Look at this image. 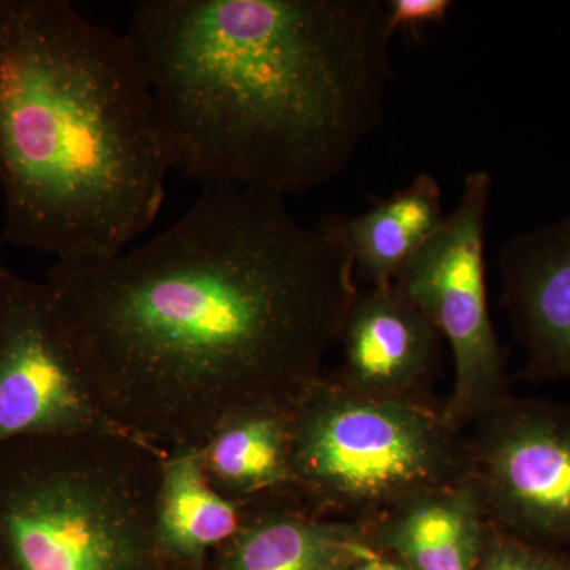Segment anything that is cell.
Returning a JSON list of instances; mask_svg holds the SVG:
<instances>
[{
    "instance_id": "cell-9",
    "label": "cell",
    "mask_w": 570,
    "mask_h": 570,
    "mask_svg": "<svg viewBox=\"0 0 570 570\" xmlns=\"http://www.w3.org/2000/svg\"><path fill=\"white\" fill-rule=\"evenodd\" d=\"M337 343L344 389L385 400L433 401L442 335L430 317L395 285L356 294Z\"/></svg>"
},
{
    "instance_id": "cell-17",
    "label": "cell",
    "mask_w": 570,
    "mask_h": 570,
    "mask_svg": "<svg viewBox=\"0 0 570 570\" xmlns=\"http://www.w3.org/2000/svg\"><path fill=\"white\" fill-rule=\"evenodd\" d=\"M453 9L450 0H387L389 28L419 40L431 26L439 24Z\"/></svg>"
},
{
    "instance_id": "cell-14",
    "label": "cell",
    "mask_w": 570,
    "mask_h": 570,
    "mask_svg": "<svg viewBox=\"0 0 570 570\" xmlns=\"http://www.w3.org/2000/svg\"><path fill=\"white\" fill-rule=\"evenodd\" d=\"M294 407L245 409L224 420L198 449L214 490L243 502L291 487Z\"/></svg>"
},
{
    "instance_id": "cell-6",
    "label": "cell",
    "mask_w": 570,
    "mask_h": 570,
    "mask_svg": "<svg viewBox=\"0 0 570 570\" xmlns=\"http://www.w3.org/2000/svg\"><path fill=\"white\" fill-rule=\"evenodd\" d=\"M493 179L489 171L466 175L456 208L393 285L420 307L448 340L455 384L444 401L453 426L466 431L509 395L505 355L490 316L485 225Z\"/></svg>"
},
{
    "instance_id": "cell-11",
    "label": "cell",
    "mask_w": 570,
    "mask_h": 570,
    "mask_svg": "<svg viewBox=\"0 0 570 570\" xmlns=\"http://www.w3.org/2000/svg\"><path fill=\"white\" fill-rule=\"evenodd\" d=\"M214 551V570H354L379 553L366 524L314 515L291 487L243 501L238 531Z\"/></svg>"
},
{
    "instance_id": "cell-19",
    "label": "cell",
    "mask_w": 570,
    "mask_h": 570,
    "mask_svg": "<svg viewBox=\"0 0 570 570\" xmlns=\"http://www.w3.org/2000/svg\"><path fill=\"white\" fill-rule=\"evenodd\" d=\"M13 273L9 272L2 264H0V318H2L3 305H6L7 292Z\"/></svg>"
},
{
    "instance_id": "cell-18",
    "label": "cell",
    "mask_w": 570,
    "mask_h": 570,
    "mask_svg": "<svg viewBox=\"0 0 570 570\" xmlns=\"http://www.w3.org/2000/svg\"><path fill=\"white\" fill-rule=\"evenodd\" d=\"M354 570H409L397 558L387 553H377L360 562Z\"/></svg>"
},
{
    "instance_id": "cell-12",
    "label": "cell",
    "mask_w": 570,
    "mask_h": 570,
    "mask_svg": "<svg viewBox=\"0 0 570 570\" xmlns=\"http://www.w3.org/2000/svg\"><path fill=\"white\" fill-rule=\"evenodd\" d=\"M474 475L404 499L366 524L370 543L409 570H474L489 530Z\"/></svg>"
},
{
    "instance_id": "cell-7",
    "label": "cell",
    "mask_w": 570,
    "mask_h": 570,
    "mask_svg": "<svg viewBox=\"0 0 570 570\" xmlns=\"http://www.w3.org/2000/svg\"><path fill=\"white\" fill-rule=\"evenodd\" d=\"M464 434L491 523L570 554V406L509 393Z\"/></svg>"
},
{
    "instance_id": "cell-1",
    "label": "cell",
    "mask_w": 570,
    "mask_h": 570,
    "mask_svg": "<svg viewBox=\"0 0 570 570\" xmlns=\"http://www.w3.org/2000/svg\"><path fill=\"white\" fill-rule=\"evenodd\" d=\"M43 283L105 412L167 452L245 409L294 407L360 292L335 236L228 186L141 245L56 261Z\"/></svg>"
},
{
    "instance_id": "cell-13",
    "label": "cell",
    "mask_w": 570,
    "mask_h": 570,
    "mask_svg": "<svg viewBox=\"0 0 570 570\" xmlns=\"http://www.w3.org/2000/svg\"><path fill=\"white\" fill-rule=\"evenodd\" d=\"M445 217L438 179L422 174L365 213L328 216L318 225L346 247L356 277L367 287H387L409 258L442 227Z\"/></svg>"
},
{
    "instance_id": "cell-15",
    "label": "cell",
    "mask_w": 570,
    "mask_h": 570,
    "mask_svg": "<svg viewBox=\"0 0 570 570\" xmlns=\"http://www.w3.org/2000/svg\"><path fill=\"white\" fill-rule=\"evenodd\" d=\"M242 520L243 502L213 489L198 449L168 452L159 490V535L174 560L189 566L204 560L234 538Z\"/></svg>"
},
{
    "instance_id": "cell-2",
    "label": "cell",
    "mask_w": 570,
    "mask_h": 570,
    "mask_svg": "<svg viewBox=\"0 0 570 570\" xmlns=\"http://www.w3.org/2000/svg\"><path fill=\"white\" fill-rule=\"evenodd\" d=\"M127 33L175 168L204 187L328 184L393 80L387 0H145Z\"/></svg>"
},
{
    "instance_id": "cell-4",
    "label": "cell",
    "mask_w": 570,
    "mask_h": 570,
    "mask_svg": "<svg viewBox=\"0 0 570 570\" xmlns=\"http://www.w3.org/2000/svg\"><path fill=\"white\" fill-rule=\"evenodd\" d=\"M167 450L124 434L0 445V570H167L159 535Z\"/></svg>"
},
{
    "instance_id": "cell-16",
    "label": "cell",
    "mask_w": 570,
    "mask_h": 570,
    "mask_svg": "<svg viewBox=\"0 0 570 570\" xmlns=\"http://www.w3.org/2000/svg\"><path fill=\"white\" fill-rule=\"evenodd\" d=\"M474 570H570V554L528 542L490 521Z\"/></svg>"
},
{
    "instance_id": "cell-5",
    "label": "cell",
    "mask_w": 570,
    "mask_h": 570,
    "mask_svg": "<svg viewBox=\"0 0 570 570\" xmlns=\"http://www.w3.org/2000/svg\"><path fill=\"white\" fill-rule=\"evenodd\" d=\"M471 475L466 434L439 401L358 395L321 376L298 397L291 489L314 515L370 524Z\"/></svg>"
},
{
    "instance_id": "cell-8",
    "label": "cell",
    "mask_w": 570,
    "mask_h": 570,
    "mask_svg": "<svg viewBox=\"0 0 570 570\" xmlns=\"http://www.w3.org/2000/svg\"><path fill=\"white\" fill-rule=\"evenodd\" d=\"M73 434L129 436L97 400L48 285L13 275L0 318V445Z\"/></svg>"
},
{
    "instance_id": "cell-20",
    "label": "cell",
    "mask_w": 570,
    "mask_h": 570,
    "mask_svg": "<svg viewBox=\"0 0 570 570\" xmlns=\"http://www.w3.org/2000/svg\"><path fill=\"white\" fill-rule=\"evenodd\" d=\"M202 561L194 562V564H190V570H200Z\"/></svg>"
},
{
    "instance_id": "cell-3",
    "label": "cell",
    "mask_w": 570,
    "mask_h": 570,
    "mask_svg": "<svg viewBox=\"0 0 570 570\" xmlns=\"http://www.w3.org/2000/svg\"><path fill=\"white\" fill-rule=\"evenodd\" d=\"M174 168L129 33L67 0H0L6 242L61 262L112 257L157 219Z\"/></svg>"
},
{
    "instance_id": "cell-10",
    "label": "cell",
    "mask_w": 570,
    "mask_h": 570,
    "mask_svg": "<svg viewBox=\"0 0 570 570\" xmlns=\"http://www.w3.org/2000/svg\"><path fill=\"white\" fill-rule=\"evenodd\" d=\"M501 305L531 381L570 379V213L513 236L499 255Z\"/></svg>"
}]
</instances>
